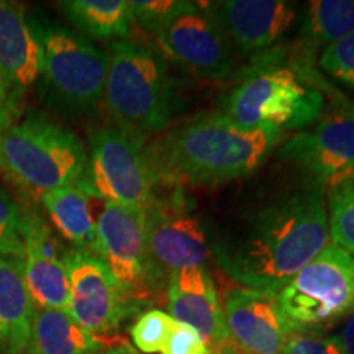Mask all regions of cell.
I'll return each mask as SVG.
<instances>
[{
  "label": "cell",
  "mask_w": 354,
  "mask_h": 354,
  "mask_svg": "<svg viewBox=\"0 0 354 354\" xmlns=\"http://www.w3.org/2000/svg\"><path fill=\"white\" fill-rule=\"evenodd\" d=\"M328 241L325 190L308 183L259 209L212 253L234 282L279 292Z\"/></svg>",
  "instance_id": "6da1fadb"
},
{
  "label": "cell",
  "mask_w": 354,
  "mask_h": 354,
  "mask_svg": "<svg viewBox=\"0 0 354 354\" xmlns=\"http://www.w3.org/2000/svg\"><path fill=\"white\" fill-rule=\"evenodd\" d=\"M282 136L274 128L248 130L216 112L172 128L149 151L159 184L215 185L259 169Z\"/></svg>",
  "instance_id": "7a4b0ae2"
},
{
  "label": "cell",
  "mask_w": 354,
  "mask_h": 354,
  "mask_svg": "<svg viewBox=\"0 0 354 354\" xmlns=\"http://www.w3.org/2000/svg\"><path fill=\"white\" fill-rule=\"evenodd\" d=\"M87 166V149L68 128L39 112H28L0 138V172L21 203L76 184Z\"/></svg>",
  "instance_id": "3957f363"
},
{
  "label": "cell",
  "mask_w": 354,
  "mask_h": 354,
  "mask_svg": "<svg viewBox=\"0 0 354 354\" xmlns=\"http://www.w3.org/2000/svg\"><path fill=\"white\" fill-rule=\"evenodd\" d=\"M113 125L140 138L165 131L177 109L176 82L169 64L154 51L131 39L110 44L104 94Z\"/></svg>",
  "instance_id": "277c9868"
},
{
  "label": "cell",
  "mask_w": 354,
  "mask_h": 354,
  "mask_svg": "<svg viewBox=\"0 0 354 354\" xmlns=\"http://www.w3.org/2000/svg\"><path fill=\"white\" fill-rule=\"evenodd\" d=\"M227 95L223 110L230 120L248 130L302 131L325 110L322 88L305 77L302 69L282 64L277 53H266Z\"/></svg>",
  "instance_id": "5b68a950"
},
{
  "label": "cell",
  "mask_w": 354,
  "mask_h": 354,
  "mask_svg": "<svg viewBox=\"0 0 354 354\" xmlns=\"http://www.w3.org/2000/svg\"><path fill=\"white\" fill-rule=\"evenodd\" d=\"M39 33L43 69L38 92L43 104L63 117L99 112L104 104L109 51L63 25L39 24Z\"/></svg>",
  "instance_id": "8992f818"
},
{
  "label": "cell",
  "mask_w": 354,
  "mask_h": 354,
  "mask_svg": "<svg viewBox=\"0 0 354 354\" xmlns=\"http://www.w3.org/2000/svg\"><path fill=\"white\" fill-rule=\"evenodd\" d=\"M76 184L102 202L146 210L156 198L159 179L145 138L102 125L88 131L87 166Z\"/></svg>",
  "instance_id": "52a82bcc"
},
{
  "label": "cell",
  "mask_w": 354,
  "mask_h": 354,
  "mask_svg": "<svg viewBox=\"0 0 354 354\" xmlns=\"http://www.w3.org/2000/svg\"><path fill=\"white\" fill-rule=\"evenodd\" d=\"M292 331H318L354 313V258L326 245L277 292Z\"/></svg>",
  "instance_id": "ba28073f"
},
{
  "label": "cell",
  "mask_w": 354,
  "mask_h": 354,
  "mask_svg": "<svg viewBox=\"0 0 354 354\" xmlns=\"http://www.w3.org/2000/svg\"><path fill=\"white\" fill-rule=\"evenodd\" d=\"M95 232V254L105 261L127 297L136 307L138 300L148 297L159 274L149 256L145 210L102 202Z\"/></svg>",
  "instance_id": "9c48e42d"
},
{
  "label": "cell",
  "mask_w": 354,
  "mask_h": 354,
  "mask_svg": "<svg viewBox=\"0 0 354 354\" xmlns=\"http://www.w3.org/2000/svg\"><path fill=\"white\" fill-rule=\"evenodd\" d=\"M277 156L322 189L354 176V102L339 100L313 125L284 141Z\"/></svg>",
  "instance_id": "30bf717a"
},
{
  "label": "cell",
  "mask_w": 354,
  "mask_h": 354,
  "mask_svg": "<svg viewBox=\"0 0 354 354\" xmlns=\"http://www.w3.org/2000/svg\"><path fill=\"white\" fill-rule=\"evenodd\" d=\"M154 37L165 55L192 76L218 82L233 74L234 48L205 3L192 2Z\"/></svg>",
  "instance_id": "8fae6325"
},
{
  "label": "cell",
  "mask_w": 354,
  "mask_h": 354,
  "mask_svg": "<svg viewBox=\"0 0 354 354\" xmlns=\"http://www.w3.org/2000/svg\"><path fill=\"white\" fill-rule=\"evenodd\" d=\"M66 266L71 282L69 315L95 336L118 330L135 305L105 261L91 251L69 248Z\"/></svg>",
  "instance_id": "7c38bea8"
},
{
  "label": "cell",
  "mask_w": 354,
  "mask_h": 354,
  "mask_svg": "<svg viewBox=\"0 0 354 354\" xmlns=\"http://www.w3.org/2000/svg\"><path fill=\"white\" fill-rule=\"evenodd\" d=\"M43 69V41L38 20L26 17L20 3L0 0V91L19 122L25 99Z\"/></svg>",
  "instance_id": "4fadbf2b"
},
{
  "label": "cell",
  "mask_w": 354,
  "mask_h": 354,
  "mask_svg": "<svg viewBox=\"0 0 354 354\" xmlns=\"http://www.w3.org/2000/svg\"><path fill=\"white\" fill-rule=\"evenodd\" d=\"M145 215L149 256L159 272L205 266L210 254L205 230L184 205H176L174 201L161 202L156 197Z\"/></svg>",
  "instance_id": "5bb4252c"
},
{
  "label": "cell",
  "mask_w": 354,
  "mask_h": 354,
  "mask_svg": "<svg viewBox=\"0 0 354 354\" xmlns=\"http://www.w3.org/2000/svg\"><path fill=\"white\" fill-rule=\"evenodd\" d=\"M207 8L245 56H263L284 38L297 20V7L286 0H223Z\"/></svg>",
  "instance_id": "9a60e30c"
},
{
  "label": "cell",
  "mask_w": 354,
  "mask_h": 354,
  "mask_svg": "<svg viewBox=\"0 0 354 354\" xmlns=\"http://www.w3.org/2000/svg\"><path fill=\"white\" fill-rule=\"evenodd\" d=\"M230 339L245 354H282L290 333L277 292L238 287L225 297Z\"/></svg>",
  "instance_id": "2e32d148"
},
{
  "label": "cell",
  "mask_w": 354,
  "mask_h": 354,
  "mask_svg": "<svg viewBox=\"0 0 354 354\" xmlns=\"http://www.w3.org/2000/svg\"><path fill=\"white\" fill-rule=\"evenodd\" d=\"M167 308L176 322L194 326L210 351L232 342L215 282L205 266L169 274Z\"/></svg>",
  "instance_id": "e0dca14e"
},
{
  "label": "cell",
  "mask_w": 354,
  "mask_h": 354,
  "mask_svg": "<svg viewBox=\"0 0 354 354\" xmlns=\"http://www.w3.org/2000/svg\"><path fill=\"white\" fill-rule=\"evenodd\" d=\"M35 310L21 259L0 256V353L26 354Z\"/></svg>",
  "instance_id": "ac0fdd59"
},
{
  "label": "cell",
  "mask_w": 354,
  "mask_h": 354,
  "mask_svg": "<svg viewBox=\"0 0 354 354\" xmlns=\"http://www.w3.org/2000/svg\"><path fill=\"white\" fill-rule=\"evenodd\" d=\"M88 196L77 184L53 190L39 198V205L50 220L51 227L59 234L71 250H82L95 253L97 248V216Z\"/></svg>",
  "instance_id": "d6986e66"
},
{
  "label": "cell",
  "mask_w": 354,
  "mask_h": 354,
  "mask_svg": "<svg viewBox=\"0 0 354 354\" xmlns=\"http://www.w3.org/2000/svg\"><path fill=\"white\" fill-rule=\"evenodd\" d=\"M99 336L82 328L68 312L37 308L26 354H100Z\"/></svg>",
  "instance_id": "ffe728a7"
},
{
  "label": "cell",
  "mask_w": 354,
  "mask_h": 354,
  "mask_svg": "<svg viewBox=\"0 0 354 354\" xmlns=\"http://www.w3.org/2000/svg\"><path fill=\"white\" fill-rule=\"evenodd\" d=\"M64 15L79 32L95 39H128L133 19L128 0H68L61 2Z\"/></svg>",
  "instance_id": "44dd1931"
},
{
  "label": "cell",
  "mask_w": 354,
  "mask_h": 354,
  "mask_svg": "<svg viewBox=\"0 0 354 354\" xmlns=\"http://www.w3.org/2000/svg\"><path fill=\"white\" fill-rule=\"evenodd\" d=\"M353 32L354 0H313L305 8L300 33L310 50H325Z\"/></svg>",
  "instance_id": "7402d4cb"
},
{
  "label": "cell",
  "mask_w": 354,
  "mask_h": 354,
  "mask_svg": "<svg viewBox=\"0 0 354 354\" xmlns=\"http://www.w3.org/2000/svg\"><path fill=\"white\" fill-rule=\"evenodd\" d=\"M24 277L37 308H55L68 312L71 282L66 259H44L25 256Z\"/></svg>",
  "instance_id": "603a6c76"
},
{
  "label": "cell",
  "mask_w": 354,
  "mask_h": 354,
  "mask_svg": "<svg viewBox=\"0 0 354 354\" xmlns=\"http://www.w3.org/2000/svg\"><path fill=\"white\" fill-rule=\"evenodd\" d=\"M325 203L331 245L354 258V176L330 185Z\"/></svg>",
  "instance_id": "cb8c5ba5"
},
{
  "label": "cell",
  "mask_w": 354,
  "mask_h": 354,
  "mask_svg": "<svg viewBox=\"0 0 354 354\" xmlns=\"http://www.w3.org/2000/svg\"><path fill=\"white\" fill-rule=\"evenodd\" d=\"M174 323V318L161 310H148L131 326V342L141 353H159Z\"/></svg>",
  "instance_id": "d4e9b609"
},
{
  "label": "cell",
  "mask_w": 354,
  "mask_h": 354,
  "mask_svg": "<svg viewBox=\"0 0 354 354\" xmlns=\"http://www.w3.org/2000/svg\"><path fill=\"white\" fill-rule=\"evenodd\" d=\"M20 203L7 189L0 187V256L24 259L25 250L20 236Z\"/></svg>",
  "instance_id": "484cf974"
},
{
  "label": "cell",
  "mask_w": 354,
  "mask_h": 354,
  "mask_svg": "<svg viewBox=\"0 0 354 354\" xmlns=\"http://www.w3.org/2000/svg\"><path fill=\"white\" fill-rule=\"evenodd\" d=\"M318 64L331 79L354 92V32L325 48Z\"/></svg>",
  "instance_id": "4316f807"
},
{
  "label": "cell",
  "mask_w": 354,
  "mask_h": 354,
  "mask_svg": "<svg viewBox=\"0 0 354 354\" xmlns=\"http://www.w3.org/2000/svg\"><path fill=\"white\" fill-rule=\"evenodd\" d=\"M128 2H130L133 19L153 35L192 6V2L185 0H128Z\"/></svg>",
  "instance_id": "83f0119b"
},
{
  "label": "cell",
  "mask_w": 354,
  "mask_h": 354,
  "mask_svg": "<svg viewBox=\"0 0 354 354\" xmlns=\"http://www.w3.org/2000/svg\"><path fill=\"white\" fill-rule=\"evenodd\" d=\"M282 354H348L339 335L318 331H290Z\"/></svg>",
  "instance_id": "f1b7e54d"
},
{
  "label": "cell",
  "mask_w": 354,
  "mask_h": 354,
  "mask_svg": "<svg viewBox=\"0 0 354 354\" xmlns=\"http://www.w3.org/2000/svg\"><path fill=\"white\" fill-rule=\"evenodd\" d=\"M161 354H210L205 339L194 326L176 322L162 344Z\"/></svg>",
  "instance_id": "f546056e"
},
{
  "label": "cell",
  "mask_w": 354,
  "mask_h": 354,
  "mask_svg": "<svg viewBox=\"0 0 354 354\" xmlns=\"http://www.w3.org/2000/svg\"><path fill=\"white\" fill-rule=\"evenodd\" d=\"M15 117L12 115L10 109H8L7 105L6 97H3L2 91H0V138H2L3 133H6L12 125H15Z\"/></svg>",
  "instance_id": "4dcf8cb0"
},
{
  "label": "cell",
  "mask_w": 354,
  "mask_h": 354,
  "mask_svg": "<svg viewBox=\"0 0 354 354\" xmlns=\"http://www.w3.org/2000/svg\"><path fill=\"white\" fill-rule=\"evenodd\" d=\"M339 338H342L344 348H346V353L354 354V313L349 315L346 325H344L343 328V333L339 335Z\"/></svg>",
  "instance_id": "1f68e13d"
},
{
  "label": "cell",
  "mask_w": 354,
  "mask_h": 354,
  "mask_svg": "<svg viewBox=\"0 0 354 354\" xmlns=\"http://www.w3.org/2000/svg\"><path fill=\"white\" fill-rule=\"evenodd\" d=\"M100 354H140V353L136 351L135 348H131L127 342H120L113 344V346L104 349Z\"/></svg>",
  "instance_id": "d6a6232c"
}]
</instances>
